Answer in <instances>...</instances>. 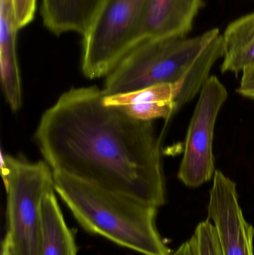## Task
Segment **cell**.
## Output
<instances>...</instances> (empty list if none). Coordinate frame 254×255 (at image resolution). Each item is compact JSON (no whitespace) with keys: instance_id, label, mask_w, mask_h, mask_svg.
I'll return each instance as SVG.
<instances>
[{"instance_id":"cell-1","label":"cell","mask_w":254,"mask_h":255,"mask_svg":"<svg viewBox=\"0 0 254 255\" xmlns=\"http://www.w3.org/2000/svg\"><path fill=\"white\" fill-rule=\"evenodd\" d=\"M96 86L73 88L42 115L35 133L44 161L61 172L159 208L166 202L161 139L153 121L103 103Z\"/></svg>"},{"instance_id":"cell-2","label":"cell","mask_w":254,"mask_h":255,"mask_svg":"<svg viewBox=\"0 0 254 255\" xmlns=\"http://www.w3.org/2000/svg\"><path fill=\"white\" fill-rule=\"evenodd\" d=\"M223 55L222 34L216 28L192 37L145 40L106 76L103 92L115 95L161 84L180 83V109L199 94Z\"/></svg>"},{"instance_id":"cell-3","label":"cell","mask_w":254,"mask_h":255,"mask_svg":"<svg viewBox=\"0 0 254 255\" xmlns=\"http://www.w3.org/2000/svg\"><path fill=\"white\" fill-rule=\"evenodd\" d=\"M55 193L89 233L143 255H169L156 226L158 208L61 172H53Z\"/></svg>"},{"instance_id":"cell-4","label":"cell","mask_w":254,"mask_h":255,"mask_svg":"<svg viewBox=\"0 0 254 255\" xmlns=\"http://www.w3.org/2000/svg\"><path fill=\"white\" fill-rule=\"evenodd\" d=\"M7 193V231L14 255H40L42 201L55 190L53 171L45 161L28 162L1 154Z\"/></svg>"},{"instance_id":"cell-5","label":"cell","mask_w":254,"mask_h":255,"mask_svg":"<svg viewBox=\"0 0 254 255\" xmlns=\"http://www.w3.org/2000/svg\"><path fill=\"white\" fill-rule=\"evenodd\" d=\"M146 0H102L82 35V71L106 77L140 43Z\"/></svg>"},{"instance_id":"cell-6","label":"cell","mask_w":254,"mask_h":255,"mask_svg":"<svg viewBox=\"0 0 254 255\" xmlns=\"http://www.w3.org/2000/svg\"><path fill=\"white\" fill-rule=\"evenodd\" d=\"M185 139L177 178L186 187H200L216 172L213 139L218 115L228 100L226 87L216 76L203 85Z\"/></svg>"},{"instance_id":"cell-7","label":"cell","mask_w":254,"mask_h":255,"mask_svg":"<svg viewBox=\"0 0 254 255\" xmlns=\"http://www.w3.org/2000/svg\"><path fill=\"white\" fill-rule=\"evenodd\" d=\"M207 211L223 255H254V228L245 218L237 184L218 169L213 176Z\"/></svg>"},{"instance_id":"cell-8","label":"cell","mask_w":254,"mask_h":255,"mask_svg":"<svg viewBox=\"0 0 254 255\" xmlns=\"http://www.w3.org/2000/svg\"><path fill=\"white\" fill-rule=\"evenodd\" d=\"M203 6V0H146L140 43L187 37Z\"/></svg>"},{"instance_id":"cell-9","label":"cell","mask_w":254,"mask_h":255,"mask_svg":"<svg viewBox=\"0 0 254 255\" xmlns=\"http://www.w3.org/2000/svg\"><path fill=\"white\" fill-rule=\"evenodd\" d=\"M11 0H0V73L3 94L13 112L22 106V87L16 52L19 31Z\"/></svg>"},{"instance_id":"cell-10","label":"cell","mask_w":254,"mask_h":255,"mask_svg":"<svg viewBox=\"0 0 254 255\" xmlns=\"http://www.w3.org/2000/svg\"><path fill=\"white\" fill-rule=\"evenodd\" d=\"M102 0H41L43 24L57 36L65 33L82 34L92 22Z\"/></svg>"},{"instance_id":"cell-11","label":"cell","mask_w":254,"mask_h":255,"mask_svg":"<svg viewBox=\"0 0 254 255\" xmlns=\"http://www.w3.org/2000/svg\"><path fill=\"white\" fill-rule=\"evenodd\" d=\"M222 73L254 68V11L231 22L222 34Z\"/></svg>"},{"instance_id":"cell-12","label":"cell","mask_w":254,"mask_h":255,"mask_svg":"<svg viewBox=\"0 0 254 255\" xmlns=\"http://www.w3.org/2000/svg\"><path fill=\"white\" fill-rule=\"evenodd\" d=\"M55 192L46 193L42 201L40 255H77L74 234L66 223Z\"/></svg>"},{"instance_id":"cell-13","label":"cell","mask_w":254,"mask_h":255,"mask_svg":"<svg viewBox=\"0 0 254 255\" xmlns=\"http://www.w3.org/2000/svg\"><path fill=\"white\" fill-rule=\"evenodd\" d=\"M183 91V86L180 83L161 84L125 94L104 96L103 103L107 106L123 107L145 103L174 102L179 111Z\"/></svg>"},{"instance_id":"cell-14","label":"cell","mask_w":254,"mask_h":255,"mask_svg":"<svg viewBox=\"0 0 254 255\" xmlns=\"http://www.w3.org/2000/svg\"><path fill=\"white\" fill-rule=\"evenodd\" d=\"M119 108L132 118L147 121L157 119L169 121L178 112L177 104L174 102L145 103Z\"/></svg>"},{"instance_id":"cell-15","label":"cell","mask_w":254,"mask_h":255,"mask_svg":"<svg viewBox=\"0 0 254 255\" xmlns=\"http://www.w3.org/2000/svg\"><path fill=\"white\" fill-rule=\"evenodd\" d=\"M190 241L195 255H223L216 228L209 219L197 226Z\"/></svg>"},{"instance_id":"cell-16","label":"cell","mask_w":254,"mask_h":255,"mask_svg":"<svg viewBox=\"0 0 254 255\" xmlns=\"http://www.w3.org/2000/svg\"><path fill=\"white\" fill-rule=\"evenodd\" d=\"M15 20L19 29L31 23L35 16L37 0H11Z\"/></svg>"},{"instance_id":"cell-17","label":"cell","mask_w":254,"mask_h":255,"mask_svg":"<svg viewBox=\"0 0 254 255\" xmlns=\"http://www.w3.org/2000/svg\"><path fill=\"white\" fill-rule=\"evenodd\" d=\"M242 74L237 93L245 98L254 100V68L244 70Z\"/></svg>"},{"instance_id":"cell-18","label":"cell","mask_w":254,"mask_h":255,"mask_svg":"<svg viewBox=\"0 0 254 255\" xmlns=\"http://www.w3.org/2000/svg\"><path fill=\"white\" fill-rule=\"evenodd\" d=\"M169 255H195L192 241L189 240L187 242H185L176 251L170 253Z\"/></svg>"},{"instance_id":"cell-19","label":"cell","mask_w":254,"mask_h":255,"mask_svg":"<svg viewBox=\"0 0 254 255\" xmlns=\"http://www.w3.org/2000/svg\"><path fill=\"white\" fill-rule=\"evenodd\" d=\"M1 255H14L12 250L11 246L9 242L8 238L7 236L4 237L1 244Z\"/></svg>"}]
</instances>
